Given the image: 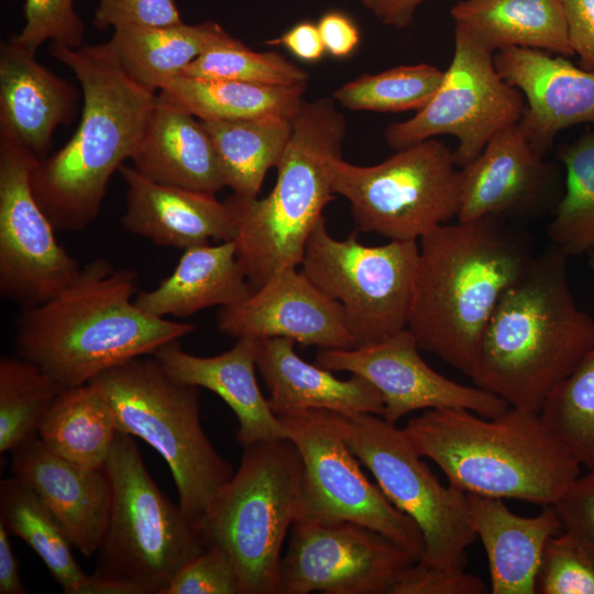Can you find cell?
I'll list each match as a JSON object with an SVG mask.
<instances>
[{"mask_svg": "<svg viewBox=\"0 0 594 594\" xmlns=\"http://www.w3.org/2000/svg\"><path fill=\"white\" fill-rule=\"evenodd\" d=\"M536 593L594 594V562L565 532L546 542Z\"/></svg>", "mask_w": 594, "mask_h": 594, "instance_id": "obj_40", "label": "cell"}, {"mask_svg": "<svg viewBox=\"0 0 594 594\" xmlns=\"http://www.w3.org/2000/svg\"><path fill=\"white\" fill-rule=\"evenodd\" d=\"M103 470L111 506L94 576L120 594H163L204 538L160 491L132 436L118 431Z\"/></svg>", "mask_w": 594, "mask_h": 594, "instance_id": "obj_9", "label": "cell"}, {"mask_svg": "<svg viewBox=\"0 0 594 594\" xmlns=\"http://www.w3.org/2000/svg\"><path fill=\"white\" fill-rule=\"evenodd\" d=\"M486 590L480 578L463 568H437L416 561L397 576L388 594H483Z\"/></svg>", "mask_w": 594, "mask_h": 594, "instance_id": "obj_43", "label": "cell"}, {"mask_svg": "<svg viewBox=\"0 0 594 594\" xmlns=\"http://www.w3.org/2000/svg\"><path fill=\"white\" fill-rule=\"evenodd\" d=\"M418 343L408 328L375 343L352 349H321L319 366L343 371L367 380L381 394V416L396 424L419 409H466L494 418L509 405L481 387L453 382L431 369L420 356Z\"/></svg>", "mask_w": 594, "mask_h": 594, "instance_id": "obj_17", "label": "cell"}, {"mask_svg": "<svg viewBox=\"0 0 594 594\" xmlns=\"http://www.w3.org/2000/svg\"><path fill=\"white\" fill-rule=\"evenodd\" d=\"M87 384L109 403L119 431L141 438L166 461L178 506L199 529L234 474L201 426L199 387L173 380L153 355L110 367Z\"/></svg>", "mask_w": 594, "mask_h": 594, "instance_id": "obj_7", "label": "cell"}, {"mask_svg": "<svg viewBox=\"0 0 594 594\" xmlns=\"http://www.w3.org/2000/svg\"><path fill=\"white\" fill-rule=\"evenodd\" d=\"M292 124L271 193L226 199L237 223V256L254 288L301 264L310 233L337 196L330 163L341 156L346 124L333 98L302 100Z\"/></svg>", "mask_w": 594, "mask_h": 594, "instance_id": "obj_6", "label": "cell"}, {"mask_svg": "<svg viewBox=\"0 0 594 594\" xmlns=\"http://www.w3.org/2000/svg\"><path fill=\"white\" fill-rule=\"evenodd\" d=\"M131 162L141 175L160 184L213 195L226 187L200 120L158 97Z\"/></svg>", "mask_w": 594, "mask_h": 594, "instance_id": "obj_27", "label": "cell"}, {"mask_svg": "<svg viewBox=\"0 0 594 594\" xmlns=\"http://www.w3.org/2000/svg\"><path fill=\"white\" fill-rule=\"evenodd\" d=\"M302 483L301 455L289 438L245 446L205 516L204 541L229 552L241 594H280L282 547L300 516Z\"/></svg>", "mask_w": 594, "mask_h": 594, "instance_id": "obj_8", "label": "cell"}, {"mask_svg": "<svg viewBox=\"0 0 594 594\" xmlns=\"http://www.w3.org/2000/svg\"><path fill=\"white\" fill-rule=\"evenodd\" d=\"M471 521L488 559L493 594H535L548 539L561 528L553 505L535 517L514 514L502 498L466 493Z\"/></svg>", "mask_w": 594, "mask_h": 594, "instance_id": "obj_26", "label": "cell"}, {"mask_svg": "<svg viewBox=\"0 0 594 594\" xmlns=\"http://www.w3.org/2000/svg\"><path fill=\"white\" fill-rule=\"evenodd\" d=\"M350 450L373 474L388 501L418 526L425 550L419 562L463 568L475 541L466 493L443 486L403 429L378 415L343 416Z\"/></svg>", "mask_w": 594, "mask_h": 594, "instance_id": "obj_12", "label": "cell"}, {"mask_svg": "<svg viewBox=\"0 0 594 594\" xmlns=\"http://www.w3.org/2000/svg\"><path fill=\"white\" fill-rule=\"evenodd\" d=\"M9 532L0 524V594L28 593L19 572V563L9 541Z\"/></svg>", "mask_w": 594, "mask_h": 594, "instance_id": "obj_50", "label": "cell"}, {"mask_svg": "<svg viewBox=\"0 0 594 594\" xmlns=\"http://www.w3.org/2000/svg\"><path fill=\"white\" fill-rule=\"evenodd\" d=\"M163 594H241L239 573L226 549L209 544L176 572Z\"/></svg>", "mask_w": 594, "mask_h": 594, "instance_id": "obj_42", "label": "cell"}, {"mask_svg": "<svg viewBox=\"0 0 594 594\" xmlns=\"http://www.w3.org/2000/svg\"><path fill=\"white\" fill-rule=\"evenodd\" d=\"M220 332L235 338H288L321 349L356 346L339 301L297 267L275 273L244 300L221 307Z\"/></svg>", "mask_w": 594, "mask_h": 594, "instance_id": "obj_19", "label": "cell"}, {"mask_svg": "<svg viewBox=\"0 0 594 594\" xmlns=\"http://www.w3.org/2000/svg\"><path fill=\"white\" fill-rule=\"evenodd\" d=\"M152 355L173 380L207 388L232 409L239 421L237 440L242 447L288 438L256 381L257 340L239 338L230 350L215 356L190 354L175 340Z\"/></svg>", "mask_w": 594, "mask_h": 594, "instance_id": "obj_23", "label": "cell"}, {"mask_svg": "<svg viewBox=\"0 0 594 594\" xmlns=\"http://www.w3.org/2000/svg\"><path fill=\"white\" fill-rule=\"evenodd\" d=\"M417 559L352 521L298 520L280 560V594H388Z\"/></svg>", "mask_w": 594, "mask_h": 594, "instance_id": "obj_16", "label": "cell"}, {"mask_svg": "<svg viewBox=\"0 0 594 594\" xmlns=\"http://www.w3.org/2000/svg\"><path fill=\"white\" fill-rule=\"evenodd\" d=\"M180 75L261 85L307 84L308 73L276 52H255L229 33L187 65Z\"/></svg>", "mask_w": 594, "mask_h": 594, "instance_id": "obj_39", "label": "cell"}, {"mask_svg": "<svg viewBox=\"0 0 594 594\" xmlns=\"http://www.w3.org/2000/svg\"><path fill=\"white\" fill-rule=\"evenodd\" d=\"M526 101L494 63V53L461 26H454L451 63L432 99L414 117L385 131L395 151L439 135L458 140L460 168L471 164L499 131L519 122Z\"/></svg>", "mask_w": 594, "mask_h": 594, "instance_id": "obj_14", "label": "cell"}, {"mask_svg": "<svg viewBox=\"0 0 594 594\" xmlns=\"http://www.w3.org/2000/svg\"><path fill=\"white\" fill-rule=\"evenodd\" d=\"M553 506L563 532L594 562V470L580 474Z\"/></svg>", "mask_w": 594, "mask_h": 594, "instance_id": "obj_44", "label": "cell"}, {"mask_svg": "<svg viewBox=\"0 0 594 594\" xmlns=\"http://www.w3.org/2000/svg\"><path fill=\"white\" fill-rule=\"evenodd\" d=\"M306 86H272L178 75L157 92V97L200 121L292 119L304 100Z\"/></svg>", "mask_w": 594, "mask_h": 594, "instance_id": "obj_30", "label": "cell"}, {"mask_svg": "<svg viewBox=\"0 0 594 594\" xmlns=\"http://www.w3.org/2000/svg\"><path fill=\"white\" fill-rule=\"evenodd\" d=\"M450 14L493 53L524 47L574 55L560 0H463Z\"/></svg>", "mask_w": 594, "mask_h": 594, "instance_id": "obj_29", "label": "cell"}, {"mask_svg": "<svg viewBox=\"0 0 594 594\" xmlns=\"http://www.w3.org/2000/svg\"><path fill=\"white\" fill-rule=\"evenodd\" d=\"M125 184L123 228L160 246L187 249L211 241H233L232 209L216 195L160 184L133 166L119 168Z\"/></svg>", "mask_w": 594, "mask_h": 594, "instance_id": "obj_22", "label": "cell"}, {"mask_svg": "<svg viewBox=\"0 0 594 594\" xmlns=\"http://www.w3.org/2000/svg\"><path fill=\"white\" fill-rule=\"evenodd\" d=\"M79 92L35 58V52L13 41L0 50V135L15 141L40 161L52 146L53 133L70 123Z\"/></svg>", "mask_w": 594, "mask_h": 594, "instance_id": "obj_24", "label": "cell"}, {"mask_svg": "<svg viewBox=\"0 0 594 594\" xmlns=\"http://www.w3.org/2000/svg\"><path fill=\"white\" fill-rule=\"evenodd\" d=\"M330 180L333 193L349 201L358 228L389 241L420 240L458 219L461 206L462 169L453 151L436 138L371 166L337 156Z\"/></svg>", "mask_w": 594, "mask_h": 594, "instance_id": "obj_10", "label": "cell"}, {"mask_svg": "<svg viewBox=\"0 0 594 594\" xmlns=\"http://www.w3.org/2000/svg\"><path fill=\"white\" fill-rule=\"evenodd\" d=\"M63 389L44 370L20 355L0 359V453L38 435Z\"/></svg>", "mask_w": 594, "mask_h": 594, "instance_id": "obj_36", "label": "cell"}, {"mask_svg": "<svg viewBox=\"0 0 594 594\" xmlns=\"http://www.w3.org/2000/svg\"><path fill=\"white\" fill-rule=\"evenodd\" d=\"M326 51L334 57L351 55L360 43L355 23L341 12H328L317 24Z\"/></svg>", "mask_w": 594, "mask_h": 594, "instance_id": "obj_47", "label": "cell"}, {"mask_svg": "<svg viewBox=\"0 0 594 594\" xmlns=\"http://www.w3.org/2000/svg\"><path fill=\"white\" fill-rule=\"evenodd\" d=\"M228 32L217 22L113 29L107 42L123 69L139 84L158 92L169 80Z\"/></svg>", "mask_w": 594, "mask_h": 594, "instance_id": "obj_31", "label": "cell"}, {"mask_svg": "<svg viewBox=\"0 0 594 594\" xmlns=\"http://www.w3.org/2000/svg\"><path fill=\"white\" fill-rule=\"evenodd\" d=\"M268 43L282 44L297 58L306 62L318 61L326 52L318 25L310 22L298 23Z\"/></svg>", "mask_w": 594, "mask_h": 594, "instance_id": "obj_48", "label": "cell"}, {"mask_svg": "<svg viewBox=\"0 0 594 594\" xmlns=\"http://www.w3.org/2000/svg\"><path fill=\"white\" fill-rule=\"evenodd\" d=\"M0 524L42 559L66 594H120L86 574L72 553L64 528L42 501L15 476L0 482Z\"/></svg>", "mask_w": 594, "mask_h": 594, "instance_id": "obj_32", "label": "cell"}, {"mask_svg": "<svg viewBox=\"0 0 594 594\" xmlns=\"http://www.w3.org/2000/svg\"><path fill=\"white\" fill-rule=\"evenodd\" d=\"M424 0H360L382 23L396 29L411 24L416 9Z\"/></svg>", "mask_w": 594, "mask_h": 594, "instance_id": "obj_49", "label": "cell"}, {"mask_svg": "<svg viewBox=\"0 0 594 594\" xmlns=\"http://www.w3.org/2000/svg\"><path fill=\"white\" fill-rule=\"evenodd\" d=\"M564 190L547 228L553 245L569 256L594 252V132L559 147Z\"/></svg>", "mask_w": 594, "mask_h": 594, "instance_id": "obj_35", "label": "cell"}, {"mask_svg": "<svg viewBox=\"0 0 594 594\" xmlns=\"http://www.w3.org/2000/svg\"><path fill=\"white\" fill-rule=\"evenodd\" d=\"M254 290L233 240L185 249L174 272L156 288L138 293L134 302L154 317H188L209 307L235 305Z\"/></svg>", "mask_w": 594, "mask_h": 594, "instance_id": "obj_28", "label": "cell"}, {"mask_svg": "<svg viewBox=\"0 0 594 594\" xmlns=\"http://www.w3.org/2000/svg\"><path fill=\"white\" fill-rule=\"evenodd\" d=\"M10 453L13 476L51 510L73 547L87 558L97 553L111 506L105 470L85 468L55 454L38 435Z\"/></svg>", "mask_w": 594, "mask_h": 594, "instance_id": "obj_21", "label": "cell"}, {"mask_svg": "<svg viewBox=\"0 0 594 594\" xmlns=\"http://www.w3.org/2000/svg\"><path fill=\"white\" fill-rule=\"evenodd\" d=\"M92 22L99 30L183 23L174 0H97Z\"/></svg>", "mask_w": 594, "mask_h": 594, "instance_id": "obj_45", "label": "cell"}, {"mask_svg": "<svg viewBox=\"0 0 594 594\" xmlns=\"http://www.w3.org/2000/svg\"><path fill=\"white\" fill-rule=\"evenodd\" d=\"M539 414L580 465L594 470V343Z\"/></svg>", "mask_w": 594, "mask_h": 594, "instance_id": "obj_38", "label": "cell"}, {"mask_svg": "<svg viewBox=\"0 0 594 594\" xmlns=\"http://www.w3.org/2000/svg\"><path fill=\"white\" fill-rule=\"evenodd\" d=\"M118 427L106 398L90 384L64 388L44 418L38 437L55 454L103 470Z\"/></svg>", "mask_w": 594, "mask_h": 594, "instance_id": "obj_33", "label": "cell"}, {"mask_svg": "<svg viewBox=\"0 0 594 594\" xmlns=\"http://www.w3.org/2000/svg\"><path fill=\"white\" fill-rule=\"evenodd\" d=\"M418 258L416 240L369 246L355 232L337 240L321 218L308 238L300 271L340 302L361 346L408 327Z\"/></svg>", "mask_w": 594, "mask_h": 594, "instance_id": "obj_11", "label": "cell"}, {"mask_svg": "<svg viewBox=\"0 0 594 594\" xmlns=\"http://www.w3.org/2000/svg\"><path fill=\"white\" fill-rule=\"evenodd\" d=\"M279 419L304 464L298 520L352 521L365 526L419 561L425 550L421 531L361 471L344 438L343 415L310 409Z\"/></svg>", "mask_w": 594, "mask_h": 594, "instance_id": "obj_13", "label": "cell"}, {"mask_svg": "<svg viewBox=\"0 0 594 594\" xmlns=\"http://www.w3.org/2000/svg\"><path fill=\"white\" fill-rule=\"evenodd\" d=\"M38 161L0 135V295L22 309L47 301L81 270L57 242L33 194L31 175Z\"/></svg>", "mask_w": 594, "mask_h": 594, "instance_id": "obj_15", "label": "cell"}, {"mask_svg": "<svg viewBox=\"0 0 594 594\" xmlns=\"http://www.w3.org/2000/svg\"><path fill=\"white\" fill-rule=\"evenodd\" d=\"M568 257L553 244L536 255L484 330L471 378L512 407L540 411L594 343V320L568 283Z\"/></svg>", "mask_w": 594, "mask_h": 594, "instance_id": "obj_4", "label": "cell"}, {"mask_svg": "<svg viewBox=\"0 0 594 594\" xmlns=\"http://www.w3.org/2000/svg\"><path fill=\"white\" fill-rule=\"evenodd\" d=\"M587 255H588V266L594 272V252H591Z\"/></svg>", "mask_w": 594, "mask_h": 594, "instance_id": "obj_51", "label": "cell"}, {"mask_svg": "<svg viewBox=\"0 0 594 594\" xmlns=\"http://www.w3.org/2000/svg\"><path fill=\"white\" fill-rule=\"evenodd\" d=\"M50 53L79 81L82 109L69 141L37 162L33 194L56 231L77 232L99 216L114 172L131 160L157 103V94L133 79L109 44Z\"/></svg>", "mask_w": 594, "mask_h": 594, "instance_id": "obj_2", "label": "cell"}, {"mask_svg": "<svg viewBox=\"0 0 594 594\" xmlns=\"http://www.w3.org/2000/svg\"><path fill=\"white\" fill-rule=\"evenodd\" d=\"M462 169L458 221L482 217H531L557 208L564 184L559 168L546 162L518 123L496 133Z\"/></svg>", "mask_w": 594, "mask_h": 594, "instance_id": "obj_18", "label": "cell"}, {"mask_svg": "<svg viewBox=\"0 0 594 594\" xmlns=\"http://www.w3.org/2000/svg\"><path fill=\"white\" fill-rule=\"evenodd\" d=\"M288 338L257 340L256 366L268 389V402L277 417L310 409H324L345 417L382 416L380 392L364 377H336L327 369L302 360Z\"/></svg>", "mask_w": 594, "mask_h": 594, "instance_id": "obj_25", "label": "cell"}, {"mask_svg": "<svg viewBox=\"0 0 594 594\" xmlns=\"http://www.w3.org/2000/svg\"><path fill=\"white\" fill-rule=\"evenodd\" d=\"M138 273L97 257L47 301L22 309L15 321L18 355L51 375L63 388L191 333V323L142 311L132 297Z\"/></svg>", "mask_w": 594, "mask_h": 594, "instance_id": "obj_3", "label": "cell"}, {"mask_svg": "<svg viewBox=\"0 0 594 594\" xmlns=\"http://www.w3.org/2000/svg\"><path fill=\"white\" fill-rule=\"evenodd\" d=\"M499 75L518 88L526 101L518 122L530 145L541 155L557 134L580 123L594 124V70L549 52L509 47L494 53Z\"/></svg>", "mask_w": 594, "mask_h": 594, "instance_id": "obj_20", "label": "cell"}, {"mask_svg": "<svg viewBox=\"0 0 594 594\" xmlns=\"http://www.w3.org/2000/svg\"><path fill=\"white\" fill-rule=\"evenodd\" d=\"M443 73L425 63L399 65L376 74H364L333 92V100L354 111H419L435 96Z\"/></svg>", "mask_w": 594, "mask_h": 594, "instance_id": "obj_37", "label": "cell"}, {"mask_svg": "<svg viewBox=\"0 0 594 594\" xmlns=\"http://www.w3.org/2000/svg\"><path fill=\"white\" fill-rule=\"evenodd\" d=\"M416 451L464 493L554 505L580 463L539 411L509 406L494 418L466 409H426L403 428Z\"/></svg>", "mask_w": 594, "mask_h": 594, "instance_id": "obj_5", "label": "cell"}, {"mask_svg": "<svg viewBox=\"0 0 594 594\" xmlns=\"http://www.w3.org/2000/svg\"><path fill=\"white\" fill-rule=\"evenodd\" d=\"M535 257L530 234L501 217L424 235L407 327L418 346L471 377L498 300Z\"/></svg>", "mask_w": 594, "mask_h": 594, "instance_id": "obj_1", "label": "cell"}, {"mask_svg": "<svg viewBox=\"0 0 594 594\" xmlns=\"http://www.w3.org/2000/svg\"><path fill=\"white\" fill-rule=\"evenodd\" d=\"M215 148L226 187L257 197L266 173L278 164L293 132L292 119L200 121Z\"/></svg>", "mask_w": 594, "mask_h": 594, "instance_id": "obj_34", "label": "cell"}, {"mask_svg": "<svg viewBox=\"0 0 594 594\" xmlns=\"http://www.w3.org/2000/svg\"><path fill=\"white\" fill-rule=\"evenodd\" d=\"M570 46L579 66L594 70V0H560Z\"/></svg>", "mask_w": 594, "mask_h": 594, "instance_id": "obj_46", "label": "cell"}, {"mask_svg": "<svg viewBox=\"0 0 594 594\" xmlns=\"http://www.w3.org/2000/svg\"><path fill=\"white\" fill-rule=\"evenodd\" d=\"M25 24L11 38L15 44L36 52L46 41L78 48L85 45V23L74 9V0H25Z\"/></svg>", "mask_w": 594, "mask_h": 594, "instance_id": "obj_41", "label": "cell"}]
</instances>
